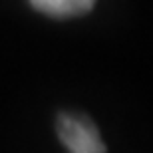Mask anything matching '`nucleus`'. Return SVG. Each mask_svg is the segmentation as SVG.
I'll use <instances>...</instances> for the list:
<instances>
[{"instance_id":"nucleus-1","label":"nucleus","mask_w":153,"mask_h":153,"mask_svg":"<svg viewBox=\"0 0 153 153\" xmlns=\"http://www.w3.org/2000/svg\"><path fill=\"white\" fill-rule=\"evenodd\" d=\"M56 131L64 147L72 153H103L102 137L97 127L88 117L76 114H62L56 121Z\"/></svg>"},{"instance_id":"nucleus-2","label":"nucleus","mask_w":153,"mask_h":153,"mask_svg":"<svg viewBox=\"0 0 153 153\" xmlns=\"http://www.w3.org/2000/svg\"><path fill=\"white\" fill-rule=\"evenodd\" d=\"M32 8L52 18H72L90 12L96 0H30Z\"/></svg>"}]
</instances>
